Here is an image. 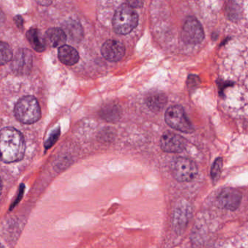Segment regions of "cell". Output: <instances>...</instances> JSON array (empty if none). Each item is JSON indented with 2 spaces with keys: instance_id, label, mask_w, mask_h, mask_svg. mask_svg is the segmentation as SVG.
I'll use <instances>...</instances> for the list:
<instances>
[{
  "instance_id": "cell-1",
  "label": "cell",
  "mask_w": 248,
  "mask_h": 248,
  "mask_svg": "<svg viewBox=\"0 0 248 248\" xmlns=\"http://www.w3.org/2000/svg\"><path fill=\"white\" fill-rule=\"evenodd\" d=\"M25 150L24 137L18 130L7 127L0 131V160L6 163L20 161Z\"/></svg>"
},
{
  "instance_id": "cell-2",
  "label": "cell",
  "mask_w": 248,
  "mask_h": 248,
  "mask_svg": "<svg viewBox=\"0 0 248 248\" xmlns=\"http://www.w3.org/2000/svg\"><path fill=\"white\" fill-rule=\"evenodd\" d=\"M138 23V16L132 7L123 4L118 7L113 17V27L119 34L131 33Z\"/></svg>"
},
{
  "instance_id": "cell-3",
  "label": "cell",
  "mask_w": 248,
  "mask_h": 248,
  "mask_svg": "<svg viewBox=\"0 0 248 248\" xmlns=\"http://www.w3.org/2000/svg\"><path fill=\"white\" fill-rule=\"evenodd\" d=\"M14 112L16 119L22 124H34L41 118L40 106L33 96L22 97L16 105Z\"/></svg>"
},
{
  "instance_id": "cell-4",
  "label": "cell",
  "mask_w": 248,
  "mask_h": 248,
  "mask_svg": "<svg viewBox=\"0 0 248 248\" xmlns=\"http://www.w3.org/2000/svg\"><path fill=\"white\" fill-rule=\"evenodd\" d=\"M173 177L180 182L193 180L198 173V166L193 160L185 157H176L170 163Z\"/></svg>"
},
{
  "instance_id": "cell-5",
  "label": "cell",
  "mask_w": 248,
  "mask_h": 248,
  "mask_svg": "<svg viewBox=\"0 0 248 248\" xmlns=\"http://www.w3.org/2000/svg\"><path fill=\"white\" fill-rule=\"evenodd\" d=\"M165 119L167 125L178 131L187 134L195 131L193 125L188 119L182 106H170L165 114Z\"/></svg>"
},
{
  "instance_id": "cell-6",
  "label": "cell",
  "mask_w": 248,
  "mask_h": 248,
  "mask_svg": "<svg viewBox=\"0 0 248 248\" xmlns=\"http://www.w3.org/2000/svg\"><path fill=\"white\" fill-rule=\"evenodd\" d=\"M182 37L183 42L190 45L200 43L205 37L202 25L195 17H188L183 24Z\"/></svg>"
},
{
  "instance_id": "cell-7",
  "label": "cell",
  "mask_w": 248,
  "mask_h": 248,
  "mask_svg": "<svg viewBox=\"0 0 248 248\" xmlns=\"http://www.w3.org/2000/svg\"><path fill=\"white\" fill-rule=\"evenodd\" d=\"M186 145V140L175 133H165L160 139L161 148L167 153H181L184 150Z\"/></svg>"
},
{
  "instance_id": "cell-8",
  "label": "cell",
  "mask_w": 248,
  "mask_h": 248,
  "mask_svg": "<svg viewBox=\"0 0 248 248\" xmlns=\"http://www.w3.org/2000/svg\"><path fill=\"white\" fill-rule=\"evenodd\" d=\"M218 201L222 208L235 211L241 204L242 194L234 188H226L218 195Z\"/></svg>"
},
{
  "instance_id": "cell-9",
  "label": "cell",
  "mask_w": 248,
  "mask_h": 248,
  "mask_svg": "<svg viewBox=\"0 0 248 248\" xmlns=\"http://www.w3.org/2000/svg\"><path fill=\"white\" fill-rule=\"evenodd\" d=\"M125 53V47L122 42L110 39L107 40L101 47L103 58L111 62H117L122 59Z\"/></svg>"
},
{
  "instance_id": "cell-10",
  "label": "cell",
  "mask_w": 248,
  "mask_h": 248,
  "mask_svg": "<svg viewBox=\"0 0 248 248\" xmlns=\"http://www.w3.org/2000/svg\"><path fill=\"white\" fill-rule=\"evenodd\" d=\"M32 65V53L27 49H22L17 52L13 60V70L20 74H25L31 71Z\"/></svg>"
},
{
  "instance_id": "cell-11",
  "label": "cell",
  "mask_w": 248,
  "mask_h": 248,
  "mask_svg": "<svg viewBox=\"0 0 248 248\" xmlns=\"http://www.w3.org/2000/svg\"><path fill=\"white\" fill-rule=\"evenodd\" d=\"M58 58L64 65H75L80 59L78 52L72 46L63 45L58 49Z\"/></svg>"
},
{
  "instance_id": "cell-12",
  "label": "cell",
  "mask_w": 248,
  "mask_h": 248,
  "mask_svg": "<svg viewBox=\"0 0 248 248\" xmlns=\"http://www.w3.org/2000/svg\"><path fill=\"white\" fill-rule=\"evenodd\" d=\"M45 36L48 43L53 47H60L65 45V42H66V34L64 30L58 28L48 29Z\"/></svg>"
},
{
  "instance_id": "cell-13",
  "label": "cell",
  "mask_w": 248,
  "mask_h": 248,
  "mask_svg": "<svg viewBox=\"0 0 248 248\" xmlns=\"http://www.w3.org/2000/svg\"><path fill=\"white\" fill-rule=\"evenodd\" d=\"M167 97L163 93H155L150 94L147 99V104L149 108L153 112H160L163 110L167 103Z\"/></svg>"
},
{
  "instance_id": "cell-14",
  "label": "cell",
  "mask_w": 248,
  "mask_h": 248,
  "mask_svg": "<svg viewBox=\"0 0 248 248\" xmlns=\"http://www.w3.org/2000/svg\"><path fill=\"white\" fill-rule=\"evenodd\" d=\"M26 37H27L31 46L36 52H42L45 50V42H44L39 30L36 29H30L26 33Z\"/></svg>"
},
{
  "instance_id": "cell-15",
  "label": "cell",
  "mask_w": 248,
  "mask_h": 248,
  "mask_svg": "<svg viewBox=\"0 0 248 248\" xmlns=\"http://www.w3.org/2000/svg\"><path fill=\"white\" fill-rule=\"evenodd\" d=\"M120 108L115 105H108L102 108L100 116L107 122H116L120 118Z\"/></svg>"
},
{
  "instance_id": "cell-16",
  "label": "cell",
  "mask_w": 248,
  "mask_h": 248,
  "mask_svg": "<svg viewBox=\"0 0 248 248\" xmlns=\"http://www.w3.org/2000/svg\"><path fill=\"white\" fill-rule=\"evenodd\" d=\"M13 58V51L10 46L4 42H0V65L10 62Z\"/></svg>"
},
{
  "instance_id": "cell-17",
  "label": "cell",
  "mask_w": 248,
  "mask_h": 248,
  "mask_svg": "<svg viewBox=\"0 0 248 248\" xmlns=\"http://www.w3.org/2000/svg\"><path fill=\"white\" fill-rule=\"evenodd\" d=\"M68 28L69 29H67V30H68L70 36H71V37L74 38L75 39H81L83 31H82V28L80 27L79 23H76V22L70 23Z\"/></svg>"
},
{
  "instance_id": "cell-18",
  "label": "cell",
  "mask_w": 248,
  "mask_h": 248,
  "mask_svg": "<svg viewBox=\"0 0 248 248\" xmlns=\"http://www.w3.org/2000/svg\"><path fill=\"white\" fill-rule=\"evenodd\" d=\"M223 160L222 158H218L214 162L211 169V176L213 179H216L221 175V169H222Z\"/></svg>"
},
{
  "instance_id": "cell-19",
  "label": "cell",
  "mask_w": 248,
  "mask_h": 248,
  "mask_svg": "<svg viewBox=\"0 0 248 248\" xmlns=\"http://www.w3.org/2000/svg\"><path fill=\"white\" fill-rule=\"evenodd\" d=\"M60 130H57L56 131L53 133L52 135L50 137L49 140H47L46 144H45V147L46 148H50L55 141L58 140V137H59Z\"/></svg>"
},
{
  "instance_id": "cell-20",
  "label": "cell",
  "mask_w": 248,
  "mask_h": 248,
  "mask_svg": "<svg viewBox=\"0 0 248 248\" xmlns=\"http://www.w3.org/2000/svg\"><path fill=\"white\" fill-rule=\"evenodd\" d=\"M23 191H24V187H23V185H22L21 186H20V192H19V195H17V199L15 201L14 203L12 205L10 210L13 209V208H14L17 203H18L19 201H20V199L22 198V196H23Z\"/></svg>"
},
{
  "instance_id": "cell-21",
  "label": "cell",
  "mask_w": 248,
  "mask_h": 248,
  "mask_svg": "<svg viewBox=\"0 0 248 248\" xmlns=\"http://www.w3.org/2000/svg\"><path fill=\"white\" fill-rule=\"evenodd\" d=\"M15 21H16V25H17V27L22 28L23 27V19L20 16H16V18H15Z\"/></svg>"
},
{
  "instance_id": "cell-22",
  "label": "cell",
  "mask_w": 248,
  "mask_h": 248,
  "mask_svg": "<svg viewBox=\"0 0 248 248\" xmlns=\"http://www.w3.org/2000/svg\"><path fill=\"white\" fill-rule=\"evenodd\" d=\"M129 1L131 7L132 6H138V4H141V0H128Z\"/></svg>"
},
{
  "instance_id": "cell-23",
  "label": "cell",
  "mask_w": 248,
  "mask_h": 248,
  "mask_svg": "<svg viewBox=\"0 0 248 248\" xmlns=\"http://www.w3.org/2000/svg\"><path fill=\"white\" fill-rule=\"evenodd\" d=\"M42 5H48L52 2V0H36Z\"/></svg>"
},
{
  "instance_id": "cell-24",
  "label": "cell",
  "mask_w": 248,
  "mask_h": 248,
  "mask_svg": "<svg viewBox=\"0 0 248 248\" xmlns=\"http://www.w3.org/2000/svg\"><path fill=\"white\" fill-rule=\"evenodd\" d=\"M1 189H2V184H1V179H0V195H1Z\"/></svg>"
},
{
  "instance_id": "cell-25",
  "label": "cell",
  "mask_w": 248,
  "mask_h": 248,
  "mask_svg": "<svg viewBox=\"0 0 248 248\" xmlns=\"http://www.w3.org/2000/svg\"><path fill=\"white\" fill-rule=\"evenodd\" d=\"M0 248H4V246H2V245L0 243Z\"/></svg>"
}]
</instances>
